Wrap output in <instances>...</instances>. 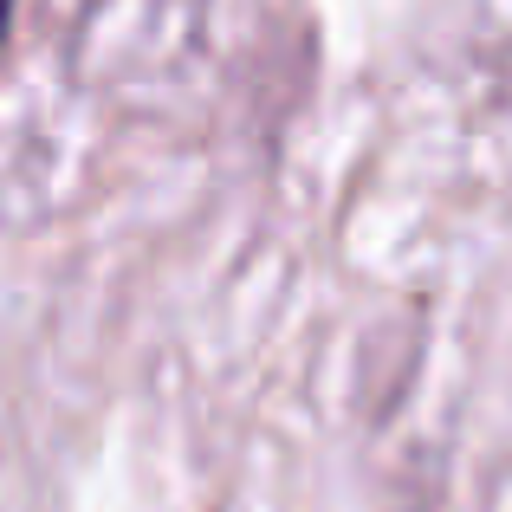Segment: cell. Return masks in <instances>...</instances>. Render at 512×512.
Masks as SVG:
<instances>
[{
  "instance_id": "obj_1",
  "label": "cell",
  "mask_w": 512,
  "mask_h": 512,
  "mask_svg": "<svg viewBox=\"0 0 512 512\" xmlns=\"http://www.w3.org/2000/svg\"><path fill=\"white\" fill-rule=\"evenodd\" d=\"M13 20H20V0H0V59H7V39H13Z\"/></svg>"
}]
</instances>
